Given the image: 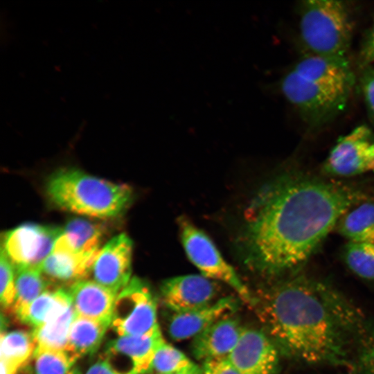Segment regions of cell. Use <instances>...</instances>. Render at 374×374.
<instances>
[{
    "label": "cell",
    "instance_id": "cell-36",
    "mask_svg": "<svg viewBox=\"0 0 374 374\" xmlns=\"http://www.w3.org/2000/svg\"><path fill=\"white\" fill-rule=\"evenodd\" d=\"M69 374H81V373L78 368H73L71 369Z\"/></svg>",
    "mask_w": 374,
    "mask_h": 374
},
{
    "label": "cell",
    "instance_id": "cell-21",
    "mask_svg": "<svg viewBox=\"0 0 374 374\" xmlns=\"http://www.w3.org/2000/svg\"><path fill=\"white\" fill-rule=\"evenodd\" d=\"M111 320H97L76 315L70 330L66 351L77 359L92 355L100 347Z\"/></svg>",
    "mask_w": 374,
    "mask_h": 374
},
{
    "label": "cell",
    "instance_id": "cell-9",
    "mask_svg": "<svg viewBox=\"0 0 374 374\" xmlns=\"http://www.w3.org/2000/svg\"><path fill=\"white\" fill-rule=\"evenodd\" d=\"M324 170L344 177L374 171V132L361 125L341 137L331 150Z\"/></svg>",
    "mask_w": 374,
    "mask_h": 374
},
{
    "label": "cell",
    "instance_id": "cell-29",
    "mask_svg": "<svg viewBox=\"0 0 374 374\" xmlns=\"http://www.w3.org/2000/svg\"><path fill=\"white\" fill-rule=\"evenodd\" d=\"M347 367V374H374V323L368 325Z\"/></svg>",
    "mask_w": 374,
    "mask_h": 374
},
{
    "label": "cell",
    "instance_id": "cell-35",
    "mask_svg": "<svg viewBox=\"0 0 374 374\" xmlns=\"http://www.w3.org/2000/svg\"><path fill=\"white\" fill-rule=\"evenodd\" d=\"M17 370L1 361V374H17Z\"/></svg>",
    "mask_w": 374,
    "mask_h": 374
},
{
    "label": "cell",
    "instance_id": "cell-26",
    "mask_svg": "<svg viewBox=\"0 0 374 374\" xmlns=\"http://www.w3.org/2000/svg\"><path fill=\"white\" fill-rule=\"evenodd\" d=\"M157 374H172L182 372L201 373L202 369L184 353L163 339L157 347L152 367Z\"/></svg>",
    "mask_w": 374,
    "mask_h": 374
},
{
    "label": "cell",
    "instance_id": "cell-30",
    "mask_svg": "<svg viewBox=\"0 0 374 374\" xmlns=\"http://www.w3.org/2000/svg\"><path fill=\"white\" fill-rule=\"evenodd\" d=\"M15 269L4 251H1L0 258V300L1 307L6 311H10L14 303L15 288Z\"/></svg>",
    "mask_w": 374,
    "mask_h": 374
},
{
    "label": "cell",
    "instance_id": "cell-25",
    "mask_svg": "<svg viewBox=\"0 0 374 374\" xmlns=\"http://www.w3.org/2000/svg\"><path fill=\"white\" fill-rule=\"evenodd\" d=\"M1 361L18 371L26 366L36 348L32 335L22 330L1 333Z\"/></svg>",
    "mask_w": 374,
    "mask_h": 374
},
{
    "label": "cell",
    "instance_id": "cell-3",
    "mask_svg": "<svg viewBox=\"0 0 374 374\" xmlns=\"http://www.w3.org/2000/svg\"><path fill=\"white\" fill-rule=\"evenodd\" d=\"M46 191L49 199L59 208L100 218L120 215L132 200V190L128 186L73 168L52 174Z\"/></svg>",
    "mask_w": 374,
    "mask_h": 374
},
{
    "label": "cell",
    "instance_id": "cell-5",
    "mask_svg": "<svg viewBox=\"0 0 374 374\" xmlns=\"http://www.w3.org/2000/svg\"><path fill=\"white\" fill-rule=\"evenodd\" d=\"M279 88L309 126L319 127L344 111L353 87L305 78L291 68Z\"/></svg>",
    "mask_w": 374,
    "mask_h": 374
},
{
    "label": "cell",
    "instance_id": "cell-19",
    "mask_svg": "<svg viewBox=\"0 0 374 374\" xmlns=\"http://www.w3.org/2000/svg\"><path fill=\"white\" fill-rule=\"evenodd\" d=\"M103 231L101 227L84 219L69 221L54 245L78 254L95 258L100 249Z\"/></svg>",
    "mask_w": 374,
    "mask_h": 374
},
{
    "label": "cell",
    "instance_id": "cell-12",
    "mask_svg": "<svg viewBox=\"0 0 374 374\" xmlns=\"http://www.w3.org/2000/svg\"><path fill=\"white\" fill-rule=\"evenodd\" d=\"M161 296L163 304L173 313L185 312L207 306L213 302L217 288L204 276L189 274L166 279Z\"/></svg>",
    "mask_w": 374,
    "mask_h": 374
},
{
    "label": "cell",
    "instance_id": "cell-31",
    "mask_svg": "<svg viewBox=\"0 0 374 374\" xmlns=\"http://www.w3.org/2000/svg\"><path fill=\"white\" fill-rule=\"evenodd\" d=\"M361 89L369 116L374 121V67L363 69L360 78Z\"/></svg>",
    "mask_w": 374,
    "mask_h": 374
},
{
    "label": "cell",
    "instance_id": "cell-23",
    "mask_svg": "<svg viewBox=\"0 0 374 374\" xmlns=\"http://www.w3.org/2000/svg\"><path fill=\"white\" fill-rule=\"evenodd\" d=\"M339 231L350 242L374 243V204L366 202L348 211L339 221Z\"/></svg>",
    "mask_w": 374,
    "mask_h": 374
},
{
    "label": "cell",
    "instance_id": "cell-2",
    "mask_svg": "<svg viewBox=\"0 0 374 374\" xmlns=\"http://www.w3.org/2000/svg\"><path fill=\"white\" fill-rule=\"evenodd\" d=\"M253 308L280 353L308 364L347 366L368 326L342 293L304 275L277 281Z\"/></svg>",
    "mask_w": 374,
    "mask_h": 374
},
{
    "label": "cell",
    "instance_id": "cell-24",
    "mask_svg": "<svg viewBox=\"0 0 374 374\" xmlns=\"http://www.w3.org/2000/svg\"><path fill=\"white\" fill-rule=\"evenodd\" d=\"M15 273L16 294L10 311L15 315L46 290L55 286L46 278L40 268L20 269L15 270Z\"/></svg>",
    "mask_w": 374,
    "mask_h": 374
},
{
    "label": "cell",
    "instance_id": "cell-17",
    "mask_svg": "<svg viewBox=\"0 0 374 374\" xmlns=\"http://www.w3.org/2000/svg\"><path fill=\"white\" fill-rule=\"evenodd\" d=\"M96 258V257H95ZM95 258L78 254L53 245L48 256L41 265L46 278L55 286L73 283L87 279Z\"/></svg>",
    "mask_w": 374,
    "mask_h": 374
},
{
    "label": "cell",
    "instance_id": "cell-18",
    "mask_svg": "<svg viewBox=\"0 0 374 374\" xmlns=\"http://www.w3.org/2000/svg\"><path fill=\"white\" fill-rule=\"evenodd\" d=\"M292 69L300 75L330 84L353 87L355 75L346 57L305 53Z\"/></svg>",
    "mask_w": 374,
    "mask_h": 374
},
{
    "label": "cell",
    "instance_id": "cell-32",
    "mask_svg": "<svg viewBox=\"0 0 374 374\" xmlns=\"http://www.w3.org/2000/svg\"><path fill=\"white\" fill-rule=\"evenodd\" d=\"M358 63L362 69L374 64V21L362 42Z\"/></svg>",
    "mask_w": 374,
    "mask_h": 374
},
{
    "label": "cell",
    "instance_id": "cell-6",
    "mask_svg": "<svg viewBox=\"0 0 374 374\" xmlns=\"http://www.w3.org/2000/svg\"><path fill=\"white\" fill-rule=\"evenodd\" d=\"M178 224L186 255L201 274L226 283L244 302L253 307L255 298L234 269L223 258L210 238L185 217H180Z\"/></svg>",
    "mask_w": 374,
    "mask_h": 374
},
{
    "label": "cell",
    "instance_id": "cell-4",
    "mask_svg": "<svg viewBox=\"0 0 374 374\" xmlns=\"http://www.w3.org/2000/svg\"><path fill=\"white\" fill-rule=\"evenodd\" d=\"M299 38L305 53L346 57L350 47L353 20L342 1L305 0L299 5Z\"/></svg>",
    "mask_w": 374,
    "mask_h": 374
},
{
    "label": "cell",
    "instance_id": "cell-14",
    "mask_svg": "<svg viewBox=\"0 0 374 374\" xmlns=\"http://www.w3.org/2000/svg\"><path fill=\"white\" fill-rule=\"evenodd\" d=\"M243 327L234 317L226 316L193 338L192 351L200 361L226 358L234 349Z\"/></svg>",
    "mask_w": 374,
    "mask_h": 374
},
{
    "label": "cell",
    "instance_id": "cell-13",
    "mask_svg": "<svg viewBox=\"0 0 374 374\" xmlns=\"http://www.w3.org/2000/svg\"><path fill=\"white\" fill-rule=\"evenodd\" d=\"M164 339L159 326L141 335L118 337L110 341L103 357L108 361L127 360L130 374L152 373L156 350Z\"/></svg>",
    "mask_w": 374,
    "mask_h": 374
},
{
    "label": "cell",
    "instance_id": "cell-22",
    "mask_svg": "<svg viewBox=\"0 0 374 374\" xmlns=\"http://www.w3.org/2000/svg\"><path fill=\"white\" fill-rule=\"evenodd\" d=\"M76 317L72 304L40 327L33 329L36 347L66 351L71 324Z\"/></svg>",
    "mask_w": 374,
    "mask_h": 374
},
{
    "label": "cell",
    "instance_id": "cell-10",
    "mask_svg": "<svg viewBox=\"0 0 374 374\" xmlns=\"http://www.w3.org/2000/svg\"><path fill=\"white\" fill-rule=\"evenodd\" d=\"M279 354L265 332L244 328L227 359L240 374H277Z\"/></svg>",
    "mask_w": 374,
    "mask_h": 374
},
{
    "label": "cell",
    "instance_id": "cell-27",
    "mask_svg": "<svg viewBox=\"0 0 374 374\" xmlns=\"http://www.w3.org/2000/svg\"><path fill=\"white\" fill-rule=\"evenodd\" d=\"M77 359L66 351L36 347L30 362V374H69Z\"/></svg>",
    "mask_w": 374,
    "mask_h": 374
},
{
    "label": "cell",
    "instance_id": "cell-28",
    "mask_svg": "<svg viewBox=\"0 0 374 374\" xmlns=\"http://www.w3.org/2000/svg\"><path fill=\"white\" fill-rule=\"evenodd\" d=\"M344 259L355 274L374 280V243L349 242L344 249Z\"/></svg>",
    "mask_w": 374,
    "mask_h": 374
},
{
    "label": "cell",
    "instance_id": "cell-7",
    "mask_svg": "<svg viewBox=\"0 0 374 374\" xmlns=\"http://www.w3.org/2000/svg\"><path fill=\"white\" fill-rule=\"evenodd\" d=\"M110 326L118 337L144 335L159 326L157 299L146 283L132 278L118 293Z\"/></svg>",
    "mask_w": 374,
    "mask_h": 374
},
{
    "label": "cell",
    "instance_id": "cell-1",
    "mask_svg": "<svg viewBox=\"0 0 374 374\" xmlns=\"http://www.w3.org/2000/svg\"><path fill=\"white\" fill-rule=\"evenodd\" d=\"M361 195L293 173L262 184L244 211L238 246L253 271L277 277L303 265Z\"/></svg>",
    "mask_w": 374,
    "mask_h": 374
},
{
    "label": "cell",
    "instance_id": "cell-16",
    "mask_svg": "<svg viewBox=\"0 0 374 374\" xmlns=\"http://www.w3.org/2000/svg\"><path fill=\"white\" fill-rule=\"evenodd\" d=\"M68 292L76 315L111 320L117 294L88 278L73 283Z\"/></svg>",
    "mask_w": 374,
    "mask_h": 374
},
{
    "label": "cell",
    "instance_id": "cell-37",
    "mask_svg": "<svg viewBox=\"0 0 374 374\" xmlns=\"http://www.w3.org/2000/svg\"><path fill=\"white\" fill-rule=\"evenodd\" d=\"M172 374H203V371L201 373H194V372H182Z\"/></svg>",
    "mask_w": 374,
    "mask_h": 374
},
{
    "label": "cell",
    "instance_id": "cell-15",
    "mask_svg": "<svg viewBox=\"0 0 374 374\" xmlns=\"http://www.w3.org/2000/svg\"><path fill=\"white\" fill-rule=\"evenodd\" d=\"M238 301L226 296L194 310L173 313L168 324V333L175 341L194 338L217 320L231 314L238 308Z\"/></svg>",
    "mask_w": 374,
    "mask_h": 374
},
{
    "label": "cell",
    "instance_id": "cell-34",
    "mask_svg": "<svg viewBox=\"0 0 374 374\" xmlns=\"http://www.w3.org/2000/svg\"><path fill=\"white\" fill-rule=\"evenodd\" d=\"M84 374H123L115 368L104 357H101L92 364Z\"/></svg>",
    "mask_w": 374,
    "mask_h": 374
},
{
    "label": "cell",
    "instance_id": "cell-8",
    "mask_svg": "<svg viewBox=\"0 0 374 374\" xmlns=\"http://www.w3.org/2000/svg\"><path fill=\"white\" fill-rule=\"evenodd\" d=\"M61 233L60 228L24 224L5 233L1 249L15 270L40 268Z\"/></svg>",
    "mask_w": 374,
    "mask_h": 374
},
{
    "label": "cell",
    "instance_id": "cell-20",
    "mask_svg": "<svg viewBox=\"0 0 374 374\" xmlns=\"http://www.w3.org/2000/svg\"><path fill=\"white\" fill-rule=\"evenodd\" d=\"M71 305V299L68 290L53 286L15 316L21 323L35 329L60 314Z\"/></svg>",
    "mask_w": 374,
    "mask_h": 374
},
{
    "label": "cell",
    "instance_id": "cell-33",
    "mask_svg": "<svg viewBox=\"0 0 374 374\" xmlns=\"http://www.w3.org/2000/svg\"><path fill=\"white\" fill-rule=\"evenodd\" d=\"M202 369L203 374H240L227 357L204 362Z\"/></svg>",
    "mask_w": 374,
    "mask_h": 374
},
{
    "label": "cell",
    "instance_id": "cell-11",
    "mask_svg": "<svg viewBox=\"0 0 374 374\" xmlns=\"http://www.w3.org/2000/svg\"><path fill=\"white\" fill-rule=\"evenodd\" d=\"M132 241L121 233L100 248L93 262L91 280L117 294L131 280Z\"/></svg>",
    "mask_w": 374,
    "mask_h": 374
}]
</instances>
